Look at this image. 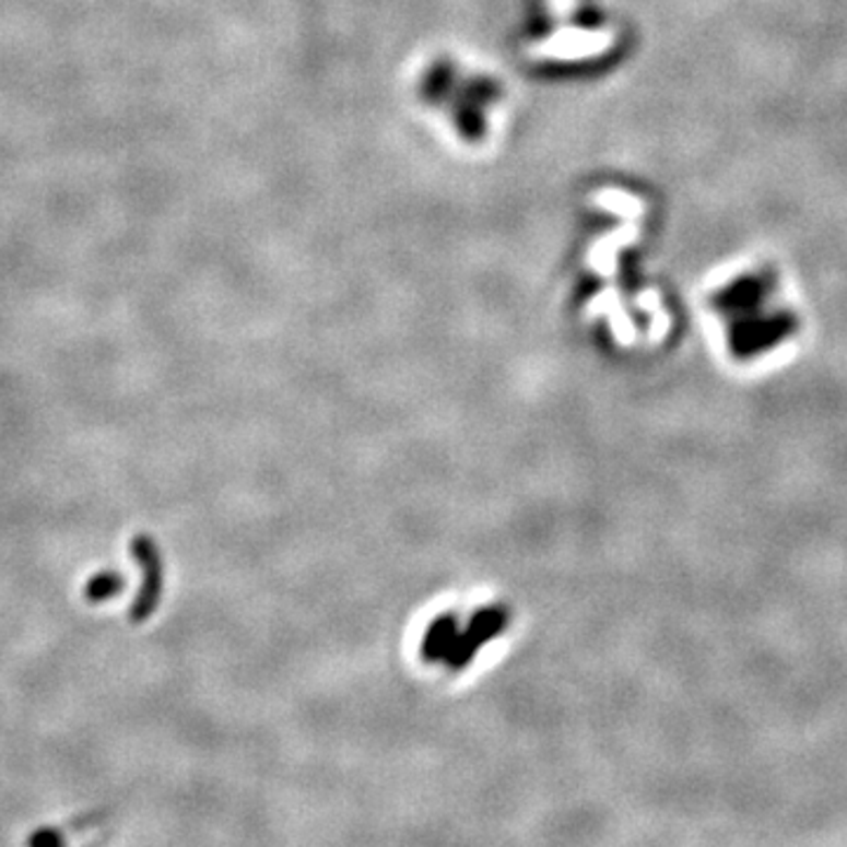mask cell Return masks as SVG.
Listing matches in <instances>:
<instances>
[{
    "label": "cell",
    "instance_id": "6da1fadb",
    "mask_svg": "<svg viewBox=\"0 0 847 847\" xmlns=\"http://www.w3.org/2000/svg\"><path fill=\"white\" fill-rule=\"evenodd\" d=\"M132 553L140 558L146 577H144V589L134 598L130 620L144 622L149 614L156 610L158 596H161V558H158L156 544H153L149 537H137L132 542Z\"/></svg>",
    "mask_w": 847,
    "mask_h": 847
},
{
    "label": "cell",
    "instance_id": "7a4b0ae2",
    "mask_svg": "<svg viewBox=\"0 0 847 847\" xmlns=\"http://www.w3.org/2000/svg\"><path fill=\"white\" fill-rule=\"evenodd\" d=\"M122 589H126V579H122V575L106 569V573H99L87 579L85 600L87 603H104V600L118 596Z\"/></svg>",
    "mask_w": 847,
    "mask_h": 847
},
{
    "label": "cell",
    "instance_id": "3957f363",
    "mask_svg": "<svg viewBox=\"0 0 847 847\" xmlns=\"http://www.w3.org/2000/svg\"><path fill=\"white\" fill-rule=\"evenodd\" d=\"M31 845H43V843H50V845H59L61 843V836L59 834H52V831H43V834H34L28 838Z\"/></svg>",
    "mask_w": 847,
    "mask_h": 847
}]
</instances>
